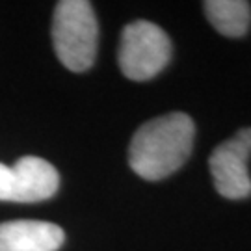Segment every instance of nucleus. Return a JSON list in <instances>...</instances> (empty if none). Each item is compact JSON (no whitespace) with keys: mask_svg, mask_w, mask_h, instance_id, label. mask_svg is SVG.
Masks as SVG:
<instances>
[{"mask_svg":"<svg viewBox=\"0 0 251 251\" xmlns=\"http://www.w3.org/2000/svg\"><path fill=\"white\" fill-rule=\"evenodd\" d=\"M196 140V123L184 112L154 117L140 126L128 147V164L145 180L173 175L190 158Z\"/></svg>","mask_w":251,"mask_h":251,"instance_id":"f257e3e1","label":"nucleus"},{"mask_svg":"<svg viewBox=\"0 0 251 251\" xmlns=\"http://www.w3.org/2000/svg\"><path fill=\"white\" fill-rule=\"evenodd\" d=\"M52 43L58 60L75 73L88 71L95 63L99 25L93 6L86 0H62L52 19Z\"/></svg>","mask_w":251,"mask_h":251,"instance_id":"f03ea898","label":"nucleus"},{"mask_svg":"<svg viewBox=\"0 0 251 251\" xmlns=\"http://www.w3.org/2000/svg\"><path fill=\"white\" fill-rule=\"evenodd\" d=\"M171 52L173 47L170 36L158 25L149 21H134L121 32L117 62L126 78L145 82L168 67Z\"/></svg>","mask_w":251,"mask_h":251,"instance_id":"7ed1b4c3","label":"nucleus"},{"mask_svg":"<svg viewBox=\"0 0 251 251\" xmlns=\"http://www.w3.org/2000/svg\"><path fill=\"white\" fill-rule=\"evenodd\" d=\"M250 154L251 126H244L233 138L222 142L208 156L214 188L222 198L242 201L251 196V177L248 171Z\"/></svg>","mask_w":251,"mask_h":251,"instance_id":"20e7f679","label":"nucleus"},{"mask_svg":"<svg viewBox=\"0 0 251 251\" xmlns=\"http://www.w3.org/2000/svg\"><path fill=\"white\" fill-rule=\"evenodd\" d=\"M58 188L60 175L56 168L39 156H23L11 168L0 162V201H47Z\"/></svg>","mask_w":251,"mask_h":251,"instance_id":"39448f33","label":"nucleus"},{"mask_svg":"<svg viewBox=\"0 0 251 251\" xmlns=\"http://www.w3.org/2000/svg\"><path fill=\"white\" fill-rule=\"evenodd\" d=\"M63 229L49 222L17 220L0 224V251H58Z\"/></svg>","mask_w":251,"mask_h":251,"instance_id":"423d86ee","label":"nucleus"},{"mask_svg":"<svg viewBox=\"0 0 251 251\" xmlns=\"http://www.w3.org/2000/svg\"><path fill=\"white\" fill-rule=\"evenodd\" d=\"M206 19L225 37H244L251 26V4L246 0H206Z\"/></svg>","mask_w":251,"mask_h":251,"instance_id":"0eeeda50","label":"nucleus"}]
</instances>
